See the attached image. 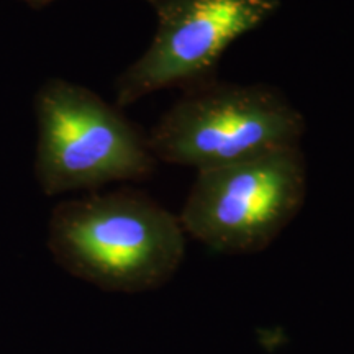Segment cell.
<instances>
[{
	"instance_id": "3957f363",
	"label": "cell",
	"mask_w": 354,
	"mask_h": 354,
	"mask_svg": "<svg viewBox=\"0 0 354 354\" xmlns=\"http://www.w3.org/2000/svg\"><path fill=\"white\" fill-rule=\"evenodd\" d=\"M35 172L46 196L145 180L156 169L143 131L87 87L50 79L35 97Z\"/></svg>"
},
{
	"instance_id": "7a4b0ae2",
	"label": "cell",
	"mask_w": 354,
	"mask_h": 354,
	"mask_svg": "<svg viewBox=\"0 0 354 354\" xmlns=\"http://www.w3.org/2000/svg\"><path fill=\"white\" fill-rule=\"evenodd\" d=\"M305 128L277 88L215 79L184 91L146 138L156 161L198 172L300 146Z\"/></svg>"
},
{
	"instance_id": "6da1fadb",
	"label": "cell",
	"mask_w": 354,
	"mask_h": 354,
	"mask_svg": "<svg viewBox=\"0 0 354 354\" xmlns=\"http://www.w3.org/2000/svg\"><path fill=\"white\" fill-rule=\"evenodd\" d=\"M50 250L66 271L100 289L143 292L171 281L185 253V232L148 194L120 189L59 203Z\"/></svg>"
},
{
	"instance_id": "277c9868",
	"label": "cell",
	"mask_w": 354,
	"mask_h": 354,
	"mask_svg": "<svg viewBox=\"0 0 354 354\" xmlns=\"http://www.w3.org/2000/svg\"><path fill=\"white\" fill-rule=\"evenodd\" d=\"M307 197L300 146L198 171L179 220L184 232L227 254L258 253L297 216Z\"/></svg>"
},
{
	"instance_id": "8992f818",
	"label": "cell",
	"mask_w": 354,
	"mask_h": 354,
	"mask_svg": "<svg viewBox=\"0 0 354 354\" xmlns=\"http://www.w3.org/2000/svg\"><path fill=\"white\" fill-rule=\"evenodd\" d=\"M25 2L32 3V6H37V7H41L44 3H50L53 0H25ZM146 2H149V0H146Z\"/></svg>"
},
{
	"instance_id": "5b68a950",
	"label": "cell",
	"mask_w": 354,
	"mask_h": 354,
	"mask_svg": "<svg viewBox=\"0 0 354 354\" xmlns=\"http://www.w3.org/2000/svg\"><path fill=\"white\" fill-rule=\"evenodd\" d=\"M158 30L148 50L115 84L117 107L165 88L183 91L216 79V68L234 39L263 25L279 0H149Z\"/></svg>"
}]
</instances>
